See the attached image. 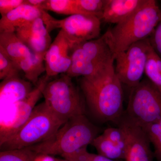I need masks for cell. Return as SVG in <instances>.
Here are the masks:
<instances>
[{"mask_svg": "<svg viewBox=\"0 0 161 161\" xmlns=\"http://www.w3.org/2000/svg\"><path fill=\"white\" fill-rule=\"evenodd\" d=\"M121 82L115 75L114 63L80 81L88 105L103 121L120 118L123 109V91Z\"/></svg>", "mask_w": 161, "mask_h": 161, "instance_id": "6da1fadb", "label": "cell"}, {"mask_svg": "<svg viewBox=\"0 0 161 161\" xmlns=\"http://www.w3.org/2000/svg\"><path fill=\"white\" fill-rule=\"evenodd\" d=\"M161 20L157 2L145 0L133 14L104 34L114 57L133 43L149 38Z\"/></svg>", "mask_w": 161, "mask_h": 161, "instance_id": "7a4b0ae2", "label": "cell"}, {"mask_svg": "<svg viewBox=\"0 0 161 161\" xmlns=\"http://www.w3.org/2000/svg\"><path fill=\"white\" fill-rule=\"evenodd\" d=\"M97 133L84 114L78 115L70 119L48 139L26 148L37 154L62 156L92 144Z\"/></svg>", "mask_w": 161, "mask_h": 161, "instance_id": "3957f363", "label": "cell"}, {"mask_svg": "<svg viewBox=\"0 0 161 161\" xmlns=\"http://www.w3.org/2000/svg\"><path fill=\"white\" fill-rule=\"evenodd\" d=\"M64 124L43 102L36 106L23 126L0 145L1 151L25 149L40 143L49 138Z\"/></svg>", "mask_w": 161, "mask_h": 161, "instance_id": "277c9868", "label": "cell"}, {"mask_svg": "<svg viewBox=\"0 0 161 161\" xmlns=\"http://www.w3.org/2000/svg\"><path fill=\"white\" fill-rule=\"evenodd\" d=\"M47 106L64 124L70 119L84 114L80 92L66 74L49 81L43 92Z\"/></svg>", "mask_w": 161, "mask_h": 161, "instance_id": "5b68a950", "label": "cell"}, {"mask_svg": "<svg viewBox=\"0 0 161 161\" xmlns=\"http://www.w3.org/2000/svg\"><path fill=\"white\" fill-rule=\"evenodd\" d=\"M71 58L70 67L66 74L71 78L91 76L115 62L114 54L104 34L75 46Z\"/></svg>", "mask_w": 161, "mask_h": 161, "instance_id": "8992f818", "label": "cell"}, {"mask_svg": "<svg viewBox=\"0 0 161 161\" xmlns=\"http://www.w3.org/2000/svg\"><path fill=\"white\" fill-rule=\"evenodd\" d=\"M125 117L143 129L161 117V93L148 79L131 88Z\"/></svg>", "mask_w": 161, "mask_h": 161, "instance_id": "52a82bcc", "label": "cell"}, {"mask_svg": "<svg viewBox=\"0 0 161 161\" xmlns=\"http://www.w3.org/2000/svg\"><path fill=\"white\" fill-rule=\"evenodd\" d=\"M49 78L46 75L40 78L37 85L23 100L0 108V145L14 135L29 119L37 103L43 96Z\"/></svg>", "mask_w": 161, "mask_h": 161, "instance_id": "ba28073f", "label": "cell"}, {"mask_svg": "<svg viewBox=\"0 0 161 161\" xmlns=\"http://www.w3.org/2000/svg\"><path fill=\"white\" fill-rule=\"evenodd\" d=\"M151 46L149 38L133 43L115 56V75L122 84L131 88L142 81Z\"/></svg>", "mask_w": 161, "mask_h": 161, "instance_id": "9c48e42d", "label": "cell"}, {"mask_svg": "<svg viewBox=\"0 0 161 161\" xmlns=\"http://www.w3.org/2000/svg\"><path fill=\"white\" fill-rule=\"evenodd\" d=\"M101 21L100 18L93 15L75 14L60 20L53 18L46 27L49 32L60 28L75 47L100 37Z\"/></svg>", "mask_w": 161, "mask_h": 161, "instance_id": "30bf717a", "label": "cell"}, {"mask_svg": "<svg viewBox=\"0 0 161 161\" xmlns=\"http://www.w3.org/2000/svg\"><path fill=\"white\" fill-rule=\"evenodd\" d=\"M125 136L126 161H153L150 142L146 132L124 116L119 126Z\"/></svg>", "mask_w": 161, "mask_h": 161, "instance_id": "8fae6325", "label": "cell"}, {"mask_svg": "<svg viewBox=\"0 0 161 161\" xmlns=\"http://www.w3.org/2000/svg\"><path fill=\"white\" fill-rule=\"evenodd\" d=\"M74 47L62 30L52 42L44 57L46 75L48 78L66 74L72 63Z\"/></svg>", "mask_w": 161, "mask_h": 161, "instance_id": "7c38bea8", "label": "cell"}, {"mask_svg": "<svg viewBox=\"0 0 161 161\" xmlns=\"http://www.w3.org/2000/svg\"><path fill=\"white\" fill-rule=\"evenodd\" d=\"M15 33L35 53H46L52 43L49 31L41 18H38L18 28Z\"/></svg>", "mask_w": 161, "mask_h": 161, "instance_id": "4fadbf2b", "label": "cell"}, {"mask_svg": "<svg viewBox=\"0 0 161 161\" xmlns=\"http://www.w3.org/2000/svg\"><path fill=\"white\" fill-rule=\"evenodd\" d=\"M51 15L46 10L34 7L24 3L0 19V33L15 32L18 28L25 26L38 18H41L44 23Z\"/></svg>", "mask_w": 161, "mask_h": 161, "instance_id": "5bb4252c", "label": "cell"}, {"mask_svg": "<svg viewBox=\"0 0 161 161\" xmlns=\"http://www.w3.org/2000/svg\"><path fill=\"white\" fill-rule=\"evenodd\" d=\"M33 89L31 82L19 75L4 79L0 85V108L23 100Z\"/></svg>", "mask_w": 161, "mask_h": 161, "instance_id": "9a60e30c", "label": "cell"}, {"mask_svg": "<svg viewBox=\"0 0 161 161\" xmlns=\"http://www.w3.org/2000/svg\"><path fill=\"white\" fill-rule=\"evenodd\" d=\"M145 0H106L102 20L107 23L118 24L139 8Z\"/></svg>", "mask_w": 161, "mask_h": 161, "instance_id": "2e32d148", "label": "cell"}, {"mask_svg": "<svg viewBox=\"0 0 161 161\" xmlns=\"http://www.w3.org/2000/svg\"><path fill=\"white\" fill-rule=\"evenodd\" d=\"M0 47L18 64L21 60L30 57L34 53L15 32L0 33Z\"/></svg>", "mask_w": 161, "mask_h": 161, "instance_id": "e0dca14e", "label": "cell"}, {"mask_svg": "<svg viewBox=\"0 0 161 161\" xmlns=\"http://www.w3.org/2000/svg\"><path fill=\"white\" fill-rule=\"evenodd\" d=\"M45 54L33 53L30 57L23 59L19 63L25 78L35 86L37 84L40 75L46 72L44 62Z\"/></svg>", "mask_w": 161, "mask_h": 161, "instance_id": "ac0fdd59", "label": "cell"}, {"mask_svg": "<svg viewBox=\"0 0 161 161\" xmlns=\"http://www.w3.org/2000/svg\"><path fill=\"white\" fill-rule=\"evenodd\" d=\"M92 145L96 149L99 155L114 160L117 159H125V153L103 134L97 136Z\"/></svg>", "mask_w": 161, "mask_h": 161, "instance_id": "d6986e66", "label": "cell"}, {"mask_svg": "<svg viewBox=\"0 0 161 161\" xmlns=\"http://www.w3.org/2000/svg\"><path fill=\"white\" fill-rule=\"evenodd\" d=\"M145 74L147 79L161 93V59L152 47L148 54Z\"/></svg>", "mask_w": 161, "mask_h": 161, "instance_id": "ffe728a7", "label": "cell"}, {"mask_svg": "<svg viewBox=\"0 0 161 161\" xmlns=\"http://www.w3.org/2000/svg\"><path fill=\"white\" fill-rule=\"evenodd\" d=\"M40 9L69 16L84 14L76 6L75 0H45Z\"/></svg>", "mask_w": 161, "mask_h": 161, "instance_id": "44dd1931", "label": "cell"}, {"mask_svg": "<svg viewBox=\"0 0 161 161\" xmlns=\"http://www.w3.org/2000/svg\"><path fill=\"white\" fill-rule=\"evenodd\" d=\"M143 130L153 145V156L157 161H161V117Z\"/></svg>", "mask_w": 161, "mask_h": 161, "instance_id": "7402d4cb", "label": "cell"}, {"mask_svg": "<svg viewBox=\"0 0 161 161\" xmlns=\"http://www.w3.org/2000/svg\"><path fill=\"white\" fill-rule=\"evenodd\" d=\"M21 71L19 64L12 60L0 47V79L3 80L19 75Z\"/></svg>", "mask_w": 161, "mask_h": 161, "instance_id": "603a6c76", "label": "cell"}, {"mask_svg": "<svg viewBox=\"0 0 161 161\" xmlns=\"http://www.w3.org/2000/svg\"><path fill=\"white\" fill-rule=\"evenodd\" d=\"M106 0H75L76 6L84 14L93 15L100 18L103 11Z\"/></svg>", "mask_w": 161, "mask_h": 161, "instance_id": "cb8c5ba5", "label": "cell"}, {"mask_svg": "<svg viewBox=\"0 0 161 161\" xmlns=\"http://www.w3.org/2000/svg\"><path fill=\"white\" fill-rule=\"evenodd\" d=\"M36 155L28 148L3 150L0 152V161H33Z\"/></svg>", "mask_w": 161, "mask_h": 161, "instance_id": "d4e9b609", "label": "cell"}, {"mask_svg": "<svg viewBox=\"0 0 161 161\" xmlns=\"http://www.w3.org/2000/svg\"><path fill=\"white\" fill-rule=\"evenodd\" d=\"M62 157L68 161H115L98 154L90 153L87 150V147Z\"/></svg>", "mask_w": 161, "mask_h": 161, "instance_id": "484cf974", "label": "cell"}, {"mask_svg": "<svg viewBox=\"0 0 161 161\" xmlns=\"http://www.w3.org/2000/svg\"><path fill=\"white\" fill-rule=\"evenodd\" d=\"M103 134L115 146L125 152V136L120 128L119 127L118 128H108L104 130Z\"/></svg>", "mask_w": 161, "mask_h": 161, "instance_id": "4316f807", "label": "cell"}, {"mask_svg": "<svg viewBox=\"0 0 161 161\" xmlns=\"http://www.w3.org/2000/svg\"><path fill=\"white\" fill-rule=\"evenodd\" d=\"M151 46L161 59V20L149 38Z\"/></svg>", "mask_w": 161, "mask_h": 161, "instance_id": "83f0119b", "label": "cell"}, {"mask_svg": "<svg viewBox=\"0 0 161 161\" xmlns=\"http://www.w3.org/2000/svg\"><path fill=\"white\" fill-rule=\"evenodd\" d=\"M25 0H0V14L2 17L16 9Z\"/></svg>", "mask_w": 161, "mask_h": 161, "instance_id": "f1b7e54d", "label": "cell"}, {"mask_svg": "<svg viewBox=\"0 0 161 161\" xmlns=\"http://www.w3.org/2000/svg\"><path fill=\"white\" fill-rule=\"evenodd\" d=\"M33 161H56V159L51 155L45 154H37Z\"/></svg>", "mask_w": 161, "mask_h": 161, "instance_id": "f546056e", "label": "cell"}, {"mask_svg": "<svg viewBox=\"0 0 161 161\" xmlns=\"http://www.w3.org/2000/svg\"><path fill=\"white\" fill-rule=\"evenodd\" d=\"M25 3L34 7L40 8L45 2V0H25Z\"/></svg>", "mask_w": 161, "mask_h": 161, "instance_id": "4dcf8cb0", "label": "cell"}, {"mask_svg": "<svg viewBox=\"0 0 161 161\" xmlns=\"http://www.w3.org/2000/svg\"><path fill=\"white\" fill-rule=\"evenodd\" d=\"M56 161H68L66 160H57V159H56Z\"/></svg>", "mask_w": 161, "mask_h": 161, "instance_id": "1f68e13d", "label": "cell"}]
</instances>
